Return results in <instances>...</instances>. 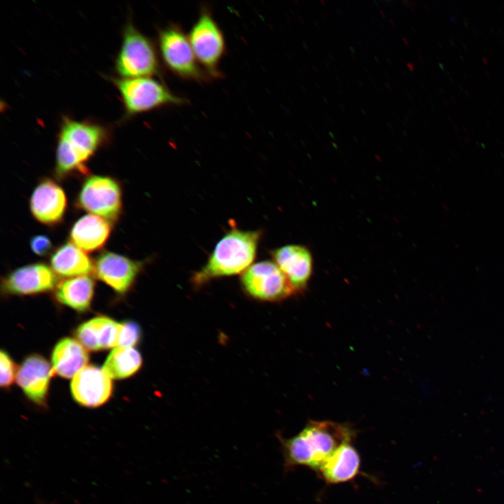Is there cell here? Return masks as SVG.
<instances>
[{
    "label": "cell",
    "instance_id": "obj_2",
    "mask_svg": "<svg viewBox=\"0 0 504 504\" xmlns=\"http://www.w3.org/2000/svg\"><path fill=\"white\" fill-rule=\"evenodd\" d=\"M103 125L64 116L57 134L55 173L64 177L73 173L86 174V163L108 139Z\"/></svg>",
    "mask_w": 504,
    "mask_h": 504
},
{
    "label": "cell",
    "instance_id": "obj_19",
    "mask_svg": "<svg viewBox=\"0 0 504 504\" xmlns=\"http://www.w3.org/2000/svg\"><path fill=\"white\" fill-rule=\"evenodd\" d=\"M50 265L55 273L66 277L87 276L94 272V262L84 251L71 242L65 243L55 251Z\"/></svg>",
    "mask_w": 504,
    "mask_h": 504
},
{
    "label": "cell",
    "instance_id": "obj_9",
    "mask_svg": "<svg viewBox=\"0 0 504 504\" xmlns=\"http://www.w3.org/2000/svg\"><path fill=\"white\" fill-rule=\"evenodd\" d=\"M241 282L248 294L262 300L278 301L295 293L274 261L262 260L251 265L242 273Z\"/></svg>",
    "mask_w": 504,
    "mask_h": 504
},
{
    "label": "cell",
    "instance_id": "obj_4",
    "mask_svg": "<svg viewBox=\"0 0 504 504\" xmlns=\"http://www.w3.org/2000/svg\"><path fill=\"white\" fill-rule=\"evenodd\" d=\"M115 69L122 78L160 76L158 56L152 41L132 22L125 24L122 41L115 61Z\"/></svg>",
    "mask_w": 504,
    "mask_h": 504
},
{
    "label": "cell",
    "instance_id": "obj_18",
    "mask_svg": "<svg viewBox=\"0 0 504 504\" xmlns=\"http://www.w3.org/2000/svg\"><path fill=\"white\" fill-rule=\"evenodd\" d=\"M110 232L111 223L98 216L88 214L74 224L70 238L73 244L85 252H92L105 244Z\"/></svg>",
    "mask_w": 504,
    "mask_h": 504
},
{
    "label": "cell",
    "instance_id": "obj_12",
    "mask_svg": "<svg viewBox=\"0 0 504 504\" xmlns=\"http://www.w3.org/2000/svg\"><path fill=\"white\" fill-rule=\"evenodd\" d=\"M71 391L77 402L85 407H96L109 398L112 391L111 379L103 369L86 366L73 377Z\"/></svg>",
    "mask_w": 504,
    "mask_h": 504
},
{
    "label": "cell",
    "instance_id": "obj_24",
    "mask_svg": "<svg viewBox=\"0 0 504 504\" xmlns=\"http://www.w3.org/2000/svg\"><path fill=\"white\" fill-rule=\"evenodd\" d=\"M1 378L0 384L1 387L9 386L15 377V365L6 352L1 351L0 353Z\"/></svg>",
    "mask_w": 504,
    "mask_h": 504
},
{
    "label": "cell",
    "instance_id": "obj_13",
    "mask_svg": "<svg viewBox=\"0 0 504 504\" xmlns=\"http://www.w3.org/2000/svg\"><path fill=\"white\" fill-rule=\"evenodd\" d=\"M272 256L295 293L307 288L313 271V258L308 248L298 244L286 245L273 250Z\"/></svg>",
    "mask_w": 504,
    "mask_h": 504
},
{
    "label": "cell",
    "instance_id": "obj_1",
    "mask_svg": "<svg viewBox=\"0 0 504 504\" xmlns=\"http://www.w3.org/2000/svg\"><path fill=\"white\" fill-rule=\"evenodd\" d=\"M355 436L356 431L351 426L330 421H309L290 438L276 435L286 470L299 465L318 470L341 445L351 443Z\"/></svg>",
    "mask_w": 504,
    "mask_h": 504
},
{
    "label": "cell",
    "instance_id": "obj_16",
    "mask_svg": "<svg viewBox=\"0 0 504 504\" xmlns=\"http://www.w3.org/2000/svg\"><path fill=\"white\" fill-rule=\"evenodd\" d=\"M121 323L106 317L99 316L81 324L76 332L79 342L91 351L117 347Z\"/></svg>",
    "mask_w": 504,
    "mask_h": 504
},
{
    "label": "cell",
    "instance_id": "obj_11",
    "mask_svg": "<svg viewBox=\"0 0 504 504\" xmlns=\"http://www.w3.org/2000/svg\"><path fill=\"white\" fill-rule=\"evenodd\" d=\"M56 284L57 277L52 269L37 262L12 271L3 279L2 288L9 294L30 295L49 291Z\"/></svg>",
    "mask_w": 504,
    "mask_h": 504
},
{
    "label": "cell",
    "instance_id": "obj_17",
    "mask_svg": "<svg viewBox=\"0 0 504 504\" xmlns=\"http://www.w3.org/2000/svg\"><path fill=\"white\" fill-rule=\"evenodd\" d=\"M360 456L351 443L341 445L318 470L330 484L345 482L354 479L360 468Z\"/></svg>",
    "mask_w": 504,
    "mask_h": 504
},
{
    "label": "cell",
    "instance_id": "obj_20",
    "mask_svg": "<svg viewBox=\"0 0 504 504\" xmlns=\"http://www.w3.org/2000/svg\"><path fill=\"white\" fill-rule=\"evenodd\" d=\"M88 360V354L79 342L72 338H64L53 349L52 369L62 377L71 378L86 367Z\"/></svg>",
    "mask_w": 504,
    "mask_h": 504
},
{
    "label": "cell",
    "instance_id": "obj_7",
    "mask_svg": "<svg viewBox=\"0 0 504 504\" xmlns=\"http://www.w3.org/2000/svg\"><path fill=\"white\" fill-rule=\"evenodd\" d=\"M196 59L211 78H219V63L225 51L223 34L207 8H203L188 35Z\"/></svg>",
    "mask_w": 504,
    "mask_h": 504
},
{
    "label": "cell",
    "instance_id": "obj_10",
    "mask_svg": "<svg viewBox=\"0 0 504 504\" xmlns=\"http://www.w3.org/2000/svg\"><path fill=\"white\" fill-rule=\"evenodd\" d=\"M143 264L120 254L104 251L97 257L94 272L115 291L123 294L134 282Z\"/></svg>",
    "mask_w": 504,
    "mask_h": 504
},
{
    "label": "cell",
    "instance_id": "obj_14",
    "mask_svg": "<svg viewBox=\"0 0 504 504\" xmlns=\"http://www.w3.org/2000/svg\"><path fill=\"white\" fill-rule=\"evenodd\" d=\"M29 205L35 219L43 224L52 225L62 220L66 198L62 188L55 181L43 179L34 188Z\"/></svg>",
    "mask_w": 504,
    "mask_h": 504
},
{
    "label": "cell",
    "instance_id": "obj_21",
    "mask_svg": "<svg viewBox=\"0 0 504 504\" xmlns=\"http://www.w3.org/2000/svg\"><path fill=\"white\" fill-rule=\"evenodd\" d=\"M94 287V281L88 276L73 277L57 285L55 297L59 302L83 312L90 307Z\"/></svg>",
    "mask_w": 504,
    "mask_h": 504
},
{
    "label": "cell",
    "instance_id": "obj_22",
    "mask_svg": "<svg viewBox=\"0 0 504 504\" xmlns=\"http://www.w3.org/2000/svg\"><path fill=\"white\" fill-rule=\"evenodd\" d=\"M141 362V356L136 349L117 346L106 358L102 369L111 379H124L134 374Z\"/></svg>",
    "mask_w": 504,
    "mask_h": 504
},
{
    "label": "cell",
    "instance_id": "obj_5",
    "mask_svg": "<svg viewBox=\"0 0 504 504\" xmlns=\"http://www.w3.org/2000/svg\"><path fill=\"white\" fill-rule=\"evenodd\" d=\"M119 92L126 118L167 105H183L185 99L174 94L168 88L150 77L111 78Z\"/></svg>",
    "mask_w": 504,
    "mask_h": 504
},
{
    "label": "cell",
    "instance_id": "obj_6",
    "mask_svg": "<svg viewBox=\"0 0 504 504\" xmlns=\"http://www.w3.org/2000/svg\"><path fill=\"white\" fill-rule=\"evenodd\" d=\"M158 49L164 65L176 76L199 83L209 77L198 63L188 37L181 28L171 24L159 31Z\"/></svg>",
    "mask_w": 504,
    "mask_h": 504
},
{
    "label": "cell",
    "instance_id": "obj_3",
    "mask_svg": "<svg viewBox=\"0 0 504 504\" xmlns=\"http://www.w3.org/2000/svg\"><path fill=\"white\" fill-rule=\"evenodd\" d=\"M261 236V230H229L218 241L206 264L193 274V284L201 286L214 278L243 273L255 257Z\"/></svg>",
    "mask_w": 504,
    "mask_h": 504
},
{
    "label": "cell",
    "instance_id": "obj_25",
    "mask_svg": "<svg viewBox=\"0 0 504 504\" xmlns=\"http://www.w3.org/2000/svg\"><path fill=\"white\" fill-rule=\"evenodd\" d=\"M30 247L32 251L40 256L46 255L52 248L50 239L43 234L34 236L30 240Z\"/></svg>",
    "mask_w": 504,
    "mask_h": 504
},
{
    "label": "cell",
    "instance_id": "obj_15",
    "mask_svg": "<svg viewBox=\"0 0 504 504\" xmlns=\"http://www.w3.org/2000/svg\"><path fill=\"white\" fill-rule=\"evenodd\" d=\"M48 362L38 355L27 357L16 374L18 384L25 395L37 405H44L50 379L53 373Z\"/></svg>",
    "mask_w": 504,
    "mask_h": 504
},
{
    "label": "cell",
    "instance_id": "obj_8",
    "mask_svg": "<svg viewBox=\"0 0 504 504\" xmlns=\"http://www.w3.org/2000/svg\"><path fill=\"white\" fill-rule=\"evenodd\" d=\"M78 206L109 223L116 221L122 210V191L118 181L106 176H89L79 192Z\"/></svg>",
    "mask_w": 504,
    "mask_h": 504
},
{
    "label": "cell",
    "instance_id": "obj_23",
    "mask_svg": "<svg viewBox=\"0 0 504 504\" xmlns=\"http://www.w3.org/2000/svg\"><path fill=\"white\" fill-rule=\"evenodd\" d=\"M140 328L136 323L132 321L122 323L118 346H134L140 338Z\"/></svg>",
    "mask_w": 504,
    "mask_h": 504
}]
</instances>
